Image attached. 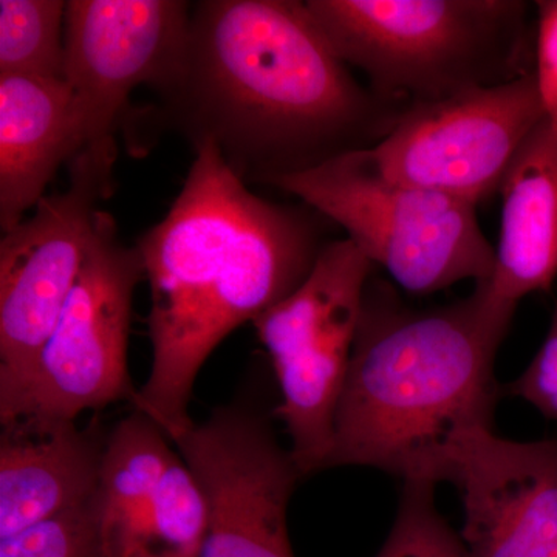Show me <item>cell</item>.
Instances as JSON below:
<instances>
[{"label":"cell","mask_w":557,"mask_h":557,"mask_svg":"<svg viewBox=\"0 0 557 557\" xmlns=\"http://www.w3.org/2000/svg\"><path fill=\"white\" fill-rule=\"evenodd\" d=\"M156 94L161 123L194 149L214 145L247 185L370 148L387 123L296 0L197 2Z\"/></svg>","instance_id":"1"},{"label":"cell","mask_w":557,"mask_h":557,"mask_svg":"<svg viewBox=\"0 0 557 557\" xmlns=\"http://www.w3.org/2000/svg\"><path fill=\"white\" fill-rule=\"evenodd\" d=\"M194 152L166 215L135 244L150 287L152 368L131 406L170 442L193 421L194 383L214 348L292 295L324 247L304 209L256 196L211 143Z\"/></svg>","instance_id":"2"},{"label":"cell","mask_w":557,"mask_h":557,"mask_svg":"<svg viewBox=\"0 0 557 557\" xmlns=\"http://www.w3.org/2000/svg\"><path fill=\"white\" fill-rule=\"evenodd\" d=\"M518 307L486 282L443 309L369 300L335 416L329 467H370L405 482L453 480L461 450L493 431L494 359Z\"/></svg>","instance_id":"3"},{"label":"cell","mask_w":557,"mask_h":557,"mask_svg":"<svg viewBox=\"0 0 557 557\" xmlns=\"http://www.w3.org/2000/svg\"><path fill=\"white\" fill-rule=\"evenodd\" d=\"M311 16L348 67L383 101L413 104L508 83L525 69V2L309 0Z\"/></svg>","instance_id":"4"},{"label":"cell","mask_w":557,"mask_h":557,"mask_svg":"<svg viewBox=\"0 0 557 557\" xmlns=\"http://www.w3.org/2000/svg\"><path fill=\"white\" fill-rule=\"evenodd\" d=\"M346 231L347 239L416 295L490 281L496 249L475 207L388 178L370 149L351 150L270 183Z\"/></svg>","instance_id":"5"},{"label":"cell","mask_w":557,"mask_h":557,"mask_svg":"<svg viewBox=\"0 0 557 557\" xmlns=\"http://www.w3.org/2000/svg\"><path fill=\"white\" fill-rule=\"evenodd\" d=\"M370 269L350 240L324 244L306 281L252 321L281 387L274 416L302 478L329 467Z\"/></svg>","instance_id":"6"},{"label":"cell","mask_w":557,"mask_h":557,"mask_svg":"<svg viewBox=\"0 0 557 557\" xmlns=\"http://www.w3.org/2000/svg\"><path fill=\"white\" fill-rule=\"evenodd\" d=\"M146 277L137 247L102 209L94 247L57 327L28 375L0 394V421L75 420L86 410L134 401L127 350L134 295Z\"/></svg>","instance_id":"7"},{"label":"cell","mask_w":557,"mask_h":557,"mask_svg":"<svg viewBox=\"0 0 557 557\" xmlns=\"http://www.w3.org/2000/svg\"><path fill=\"white\" fill-rule=\"evenodd\" d=\"M119 150L84 149L69 186L39 201L0 240V394L13 391L58 321L94 247L100 205L113 193Z\"/></svg>","instance_id":"8"},{"label":"cell","mask_w":557,"mask_h":557,"mask_svg":"<svg viewBox=\"0 0 557 557\" xmlns=\"http://www.w3.org/2000/svg\"><path fill=\"white\" fill-rule=\"evenodd\" d=\"M545 119L533 70L413 104L369 149L388 178L478 208L500 190L523 143Z\"/></svg>","instance_id":"9"},{"label":"cell","mask_w":557,"mask_h":557,"mask_svg":"<svg viewBox=\"0 0 557 557\" xmlns=\"http://www.w3.org/2000/svg\"><path fill=\"white\" fill-rule=\"evenodd\" d=\"M208 505L200 557H295L287 511L302 479L265 418L242 406L190 421L171 440Z\"/></svg>","instance_id":"10"},{"label":"cell","mask_w":557,"mask_h":557,"mask_svg":"<svg viewBox=\"0 0 557 557\" xmlns=\"http://www.w3.org/2000/svg\"><path fill=\"white\" fill-rule=\"evenodd\" d=\"M183 0H70L64 81L72 90L84 149L119 150L115 134L138 87L159 89L188 35ZM83 149V150H84Z\"/></svg>","instance_id":"11"},{"label":"cell","mask_w":557,"mask_h":557,"mask_svg":"<svg viewBox=\"0 0 557 557\" xmlns=\"http://www.w3.org/2000/svg\"><path fill=\"white\" fill-rule=\"evenodd\" d=\"M450 482L472 557H557V440L482 432L461 450Z\"/></svg>","instance_id":"12"},{"label":"cell","mask_w":557,"mask_h":557,"mask_svg":"<svg viewBox=\"0 0 557 557\" xmlns=\"http://www.w3.org/2000/svg\"><path fill=\"white\" fill-rule=\"evenodd\" d=\"M109 432L98 420L16 418L0 431V539L95 497Z\"/></svg>","instance_id":"13"},{"label":"cell","mask_w":557,"mask_h":557,"mask_svg":"<svg viewBox=\"0 0 557 557\" xmlns=\"http://www.w3.org/2000/svg\"><path fill=\"white\" fill-rule=\"evenodd\" d=\"M83 127L64 79L0 78V228L38 207L58 171L84 149Z\"/></svg>","instance_id":"14"},{"label":"cell","mask_w":557,"mask_h":557,"mask_svg":"<svg viewBox=\"0 0 557 557\" xmlns=\"http://www.w3.org/2000/svg\"><path fill=\"white\" fill-rule=\"evenodd\" d=\"M500 239L490 292L518 307L557 277V124L542 121L502 182Z\"/></svg>","instance_id":"15"},{"label":"cell","mask_w":557,"mask_h":557,"mask_svg":"<svg viewBox=\"0 0 557 557\" xmlns=\"http://www.w3.org/2000/svg\"><path fill=\"white\" fill-rule=\"evenodd\" d=\"M150 418L134 410L109 432L97 500L106 547L123 557L156 496L164 471L177 456Z\"/></svg>","instance_id":"16"},{"label":"cell","mask_w":557,"mask_h":557,"mask_svg":"<svg viewBox=\"0 0 557 557\" xmlns=\"http://www.w3.org/2000/svg\"><path fill=\"white\" fill-rule=\"evenodd\" d=\"M207 528L208 505L200 483L175 456L123 557H200Z\"/></svg>","instance_id":"17"},{"label":"cell","mask_w":557,"mask_h":557,"mask_svg":"<svg viewBox=\"0 0 557 557\" xmlns=\"http://www.w3.org/2000/svg\"><path fill=\"white\" fill-rule=\"evenodd\" d=\"M62 0H0V78L64 79Z\"/></svg>","instance_id":"18"},{"label":"cell","mask_w":557,"mask_h":557,"mask_svg":"<svg viewBox=\"0 0 557 557\" xmlns=\"http://www.w3.org/2000/svg\"><path fill=\"white\" fill-rule=\"evenodd\" d=\"M435 485L405 482L397 518L376 557H472L435 507Z\"/></svg>","instance_id":"19"},{"label":"cell","mask_w":557,"mask_h":557,"mask_svg":"<svg viewBox=\"0 0 557 557\" xmlns=\"http://www.w3.org/2000/svg\"><path fill=\"white\" fill-rule=\"evenodd\" d=\"M0 557H112L102 537L97 494L79 507L0 539Z\"/></svg>","instance_id":"20"},{"label":"cell","mask_w":557,"mask_h":557,"mask_svg":"<svg viewBox=\"0 0 557 557\" xmlns=\"http://www.w3.org/2000/svg\"><path fill=\"white\" fill-rule=\"evenodd\" d=\"M512 397L525 399L545 417L557 420V304L547 338L531 364L507 386Z\"/></svg>","instance_id":"21"},{"label":"cell","mask_w":557,"mask_h":557,"mask_svg":"<svg viewBox=\"0 0 557 557\" xmlns=\"http://www.w3.org/2000/svg\"><path fill=\"white\" fill-rule=\"evenodd\" d=\"M536 73L547 119L557 124V0L537 2Z\"/></svg>","instance_id":"22"}]
</instances>
